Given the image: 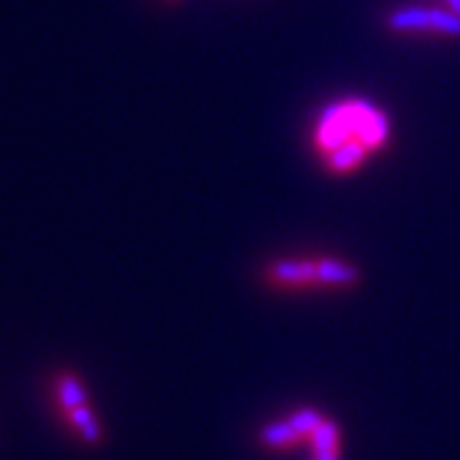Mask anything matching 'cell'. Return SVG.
<instances>
[{"instance_id": "obj_1", "label": "cell", "mask_w": 460, "mask_h": 460, "mask_svg": "<svg viewBox=\"0 0 460 460\" xmlns=\"http://www.w3.org/2000/svg\"><path fill=\"white\" fill-rule=\"evenodd\" d=\"M389 118L366 100H341L323 111L313 133L314 151L328 156L345 144H361L371 154L389 141Z\"/></svg>"}, {"instance_id": "obj_2", "label": "cell", "mask_w": 460, "mask_h": 460, "mask_svg": "<svg viewBox=\"0 0 460 460\" xmlns=\"http://www.w3.org/2000/svg\"><path fill=\"white\" fill-rule=\"evenodd\" d=\"M386 29L396 33L429 31L445 36H460V16L443 8H399L386 16Z\"/></svg>"}, {"instance_id": "obj_8", "label": "cell", "mask_w": 460, "mask_h": 460, "mask_svg": "<svg viewBox=\"0 0 460 460\" xmlns=\"http://www.w3.org/2000/svg\"><path fill=\"white\" fill-rule=\"evenodd\" d=\"M368 156H371V151L366 146H361V144H345V146L335 148L328 156H323V164H325V169H328L330 174L343 177V174H350V172H356L358 166L366 164Z\"/></svg>"}, {"instance_id": "obj_4", "label": "cell", "mask_w": 460, "mask_h": 460, "mask_svg": "<svg viewBox=\"0 0 460 460\" xmlns=\"http://www.w3.org/2000/svg\"><path fill=\"white\" fill-rule=\"evenodd\" d=\"M314 269H317V289H350L361 281V269L356 263L335 256L314 259Z\"/></svg>"}, {"instance_id": "obj_11", "label": "cell", "mask_w": 460, "mask_h": 460, "mask_svg": "<svg viewBox=\"0 0 460 460\" xmlns=\"http://www.w3.org/2000/svg\"><path fill=\"white\" fill-rule=\"evenodd\" d=\"M445 5H447V11H453V13L460 16V0H445Z\"/></svg>"}, {"instance_id": "obj_7", "label": "cell", "mask_w": 460, "mask_h": 460, "mask_svg": "<svg viewBox=\"0 0 460 460\" xmlns=\"http://www.w3.org/2000/svg\"><path fill=\"white\" fill-rule=\"evenodd\" d=\"M62 420H65V425L84 445H100L102 443V438H105V432H102V425H100V420L95 417V411L90 404H83V407H75V410H69L62 414Z\"/></svg>"}, {"instance_id": "obj_12", "label": "cell", "mask_w": 460, "mask_h": 460, "mask_svg": "<svg viewBox=\"0 0 460 460\" xmlns=\"http://www.w3.org/2000/svg\"><path fill=\"white\" fill-rule=\"evenodd\" d=\"M313 460H341V453H325V456H314Z\"/></svg>"}, {"instance_id": "obj_3", "label": "cell", "mask_w": 460, "mask_h": 460, "mask_svg": "<svg viewBox=\"0 0 460 460\" xmlns=\"http://www.w3.org/2000/svg\"><path fill=\"white\" fill-rule=\"evenodd\" d=\"M263 281L274 289H317L314 259H279L263 269Z\"/></svg>"}, {"instance_id": "obj_5", "label": "cell", "mask_w": 460, "mask_h": 460, "mask_svg": "<svg viewBox=\"0 0 460 460\" xmlns=\"http://www.w3.org/2000/svg\"><path fill=\"white\" fill-rule=\"evenodd\" d=\"M259 443L269 450H274V453H292L296 447L307 445V440L289 425V420H274V422L261 428Z\"/></svg>"}, {"instance_id": "obj_6", "label": "cell", "mask_w": 460, "mask_h": 460, "mask_svg": "<svg viewBox=\"0 0 460 460\" xmlns=\"http://www.w3.org/2000/svg\"><path fill=\"white\" fill-rule=\"evenodd\" d=\"M54 402H57L59 414L75 410V407H83V404H90L83 378L77 376V374H72V371L57 374L54 376Z\"/></svg>"}, {"instance_id": "obj_10", "label": "cell", "mask_w": 460, "mask_h": 460, "mask_svg": "<svg viewBox=\"0 0 460 460\" xmlns=\"http://www.w3.org/2000/svg\"><path fill=\"white\" fill-rule=\"evenodd\" d=\"M287 420H289V425H292V428H295L296 432L310 443V438H313L314 429L325 422V414H320L314 407H299V410L292 411Z\"/></svg>"}, {"instance_id": "obj_9", "label": "cell", "mask_w": 460, "mask_h": 460, "mask_svg": "<svg viewBox=\"0 0 460 460\" xmlns=\"http://www.w3.org/2000/svg\"><path fill=\"white\" fill-rule=\"evenodd\" d=\"M307 445L313 447L314 456H325V453H341V447H343V435H341V428H338V422L325 417V422H323L320 428L314 429L313 438H310V443H307Z\"/></svg>"}]
</instances>
